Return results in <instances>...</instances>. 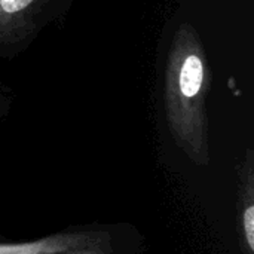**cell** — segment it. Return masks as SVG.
<instances>
[{"label": "cell", "instance_id": "1", "mask_svg": "<svg viewBox=\"0 0 254 254\" xmlns=\"http://www.w3.org/2000/svg\"><path fill=\"white\" fill-rule=\"evenodd\" d=\"M210 70L198 31L188 22L173 37L165 67V113L177 146L196 165L210 164L207 94Z\"/></svg>", "mask_w": 254, "mask_h": 254}, {"label": "cell", "instance_id": "2", "mask_svg": "<svg viewBox=\"0 0 254 254\" xmlns=\"http://www.w3.org/2000/svg\"><path fill=\"white\" fill-rule=\"evenodd\" d=\"M48 0H0V43L22 40Z\"/></svg>", "mask_w": 254, "mask_h": 254}, {"label": "cell", "instance_id": "3", "mask_svg": "<svg viewBox=\"0 0 254 254\" xmlns=\"http://www.w3.org/2000/svg\"><path fill=\"white\" fill-rule=\"evenodd\" d=\"M100 234L60 232L24 243H0V254H61L95 241Z\"/></svg>", "mask_w": 254, "mask_h": 254}, {"label": "cell", "instance_id": "4", "mask_svg": "<svg viewBox=\"0 0 254 254\" xmlns=\"http://www.w3.org/2000/svg\"><path fill=\"white\" fill-rule=\"evenodd\" d=\"M238 222L243 253L254 254V156L250 149L240 171Z\"/></svg>", "mask_w": 254, "mask_h": 254}, {"label": "cell", "instance_id": "5", "mask_svg": "<svg viewBox=\"0 0 254 254\" xmlns=\"http://www.w3.org/2000/svg\"><path fill=\"white\" fill-rule=\"evenodd\" d=\"M112 253V244H110V240L109 237H104L100 234V237L83 246V247H77V249H71L68 252H64L61 254H110Z\"/></svg>", "mask_w": 254, "mask_h": 254}]
</instances>
